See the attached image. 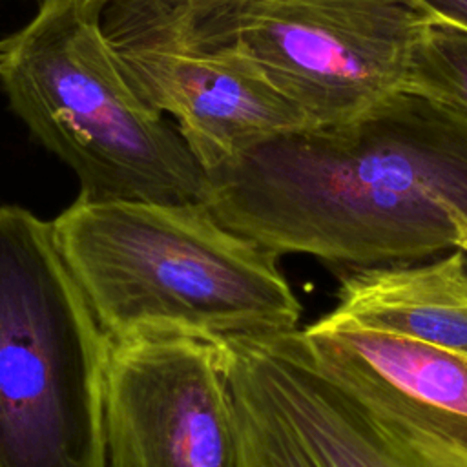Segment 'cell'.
Returning a JSON list of instances; mask_svg holds the SVG:
<instances>
[{"instance_id": "obj_1", "label": "cell", "mask_w": 467, "mask_h": 467, "mask_svg": "<svg viewBox=\"0 0 467 467\" xmlns=\"http://www.w3.org/2000/svg\"><path fill=\"white\" fill-rule=\"evenodd\" d=\"M204 173L215 219L277 255L367 266L467 254V115L414 91L266 135Z\"/></svg>"}, {"instance_id": "obj_6", "label": "cell", "mask_w": 467, "mask_h": 467, "mask_svg": "<svg viewBox=\"0 0 467 467\" xmlns=\"http://www.w3.org/2000/svg\"><path fill=\"white\" fill-rule=\"evenodd\" d=\"M102 27L140 97L170 115L204 170L246 144L310 126L232 42L173 0H113Z\"/></svg>"}, {"instance_id": "obj_2", "label": "cell", "mask_w": 467, "mask_h": 467, "mask_svg": "<svg viewBox=\"0 0 467 467\" xmlns=\"http://www.w3.org/2000/svg\"><path fill=\"white\" fill-rule=\"evenodd\" d=\"M51 224L109 343L173 336L223 345L297 328L301 305L277 254L202 202L77 197Z\"/></svg>"}, {"instance_id": "obj_14", "label": "cell", "mask_w": 467, "mask_h": 467, "mask_svg": "<svg viewBox=\"0 0 467 467\" xmlns=\"http://www.w3.org/2000/svg\"><path fill=\"white\" fill-rule=\"evenodd\" d=\"M91 2H97V4H100V5L106 7V5H108L109 2H113V0H91Z\"/></svg>"}, {"instance_id": "obj_13", "label": "cell", "mask_w": 467, "mask_h": 467, "mask_svg": "<svg viewBox=\"0 0 467 467\" xmlns=\"http://www.w3.org/2000/svg\"><path fill=\"white\" fill-rule=\"evenodd\" d=\"M173 2H179L186 7H190L199 18H204V16L226 11V9L241 4L243 0H173Z\"/></svg>"}, {"instance_id": "obj_11", "label": "cell", "mask_w": 467, "mask_h": 467, "mask_svg": "<svg viewBox=\"0 0 467 467\" xmlns=\"http://www.w3.org/2000/svg\"><path fill=\"white\" fill-rule=\"evenodd\" d=\"M405 89L467 115V31L429 18L414 44Z\"/></svg>"}, {"instance_id": "obj_5", "label": "cell", "mask_w": 467, "mask_h": 467, "mask_svg": "<svg viewBox=\"0 0 467 467\" xmlns=\"http://www.w3.org/2000/svg\"><path fill=\"white\" fill-rule=\"evenodd\" d=\"M427 20L409 0H243L199 26L241 49L310 126H327L405 89Z\"/></svg>"}, {"instance_id": "obj_4", "label": "cell", "mask_w": 467, "mask_h": 467, "mask_svg": "<svg viewBox=\"0 0 467 467\" xmlns=\"http://www.w3.org/2000/svg\"><path fill=\"white\" fill-rule=\"evenodd\" d=\"M109 348L53 224L0 206V467H108Z\"/></svg>"}, {"instance_id": "obj_10", "label": "cell", "mask_w": 467, "mask_h": 467, "mask_svg": "<svg viewBox=\"0 0 467 467\" xmlns=\"http://www.w3.org/2000/svg\"><path fill=\"white\" fill-rule=\"evenodd\" d=\"M328 317L467 354V254L348 266Z\"/></svg>"}, {"instance_id": "obj_9", "label": "cell", "mask_w": 467, "mask_h": 467, "mask_svg": "<svg viewBox=\"0 0 467 467\" xmlns=\"http://www.w3.org/2000/svg\"><path fill=\"white\" fill-rule=\"evenodd\" d=\"M301 332L317 363L383 425L467 465V354L327 314Z\"/></svg>"}, {"instance_id": "obj_7", "label": "cell", "mask_w": 467, "mask_h": 467, "mask_svg": "<svg viewBox=\"0 0 467 467\" xmlns=\"http://www.w3.org/2000/svg\"><path fill=\"white\" fill-rule=\"evenodd\" d=\"M217 348L244 467H467L383 425L317 363L299 328Z\"/></svg>"}, {"instance_id": "obj_8", "label": "cell", "mask_w": 467, "mask_h": 467, "mask_svg": "<svg viewBox=\"0 0 467 467\" xmlns=\"http://www.w3.org/2000/svg\"><path fill=\"white\" fill-rule=\"evenodd\" d=\"M104 436L108 467H244L217 345L173 336L111 343Z\"/></svg>"}, {"instance_id": "obj_3", "label": "cell", "mask_w": 467, "mask_h": 467, "mask_svg": "<svg viewBox=\"0 0 467 467\" xmlns=\"http://www.w3.org/2000/svg\"><path fill=\"white\" fill-rule=\"evenodd\" d=\"M102 11L91 0H42L0 40L9 108L71 168L80 199L204 204V168L175 122L126 77Z\"/></svg>"}, {"instance_id": "obj_12", "label": "cell", "mask_w": 467, "mask_h": 467, "mask_svg": "<svg viewBox=\"0 0 467 467\" xmlns=\"http://www.w3.org/2000/svg\"><path fill=\"white\" fill-rule=\"evenodd\" d=\"M431 20H440L467 31V0H409Z\"/></svg>"}]
</instances>
